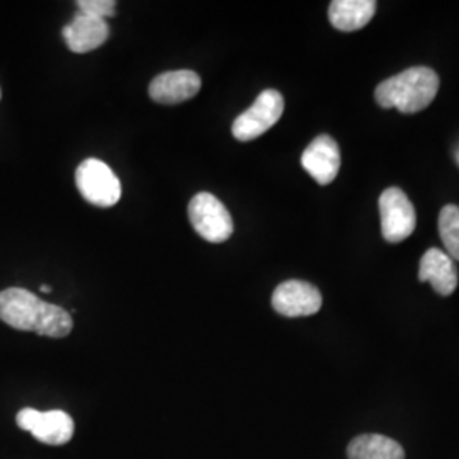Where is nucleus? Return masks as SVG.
<instances>
[{"label":"nucleus","mask_w":459,"mask_h":459,"mask_svg":"<svg viewBox=\"0 0 459 459\" xmlns=\"http://www.w3.org/2000/svg\"><path fill=\"white\" fill-rule=\"evenodd\" d=\"M0 320L9 327L53 339L66 337L74 327L70 313L62 307L47 303L22 288L0 293Z\"/></svg>","instance_id":"obj_1"},{"label":"nucleus","mask_w":459,"mask_h":459,"mask_svg":"<svg viewBox=\"0 0 459 459\" xmlns=\"http://www.w3.org/2000/svg\"><path fill=\"white\" fill-rule=\"evenodd\" d=\"M439 75L429 66H411L386 79L375 91L377 102L385 109H398L403 115L424 111L437 96Z\"/></svg>","instance_id":"obj_2"},{"label":"nucleus","mask_w":459,"mask_h":459,"mask_svg":"<svg viewBox=\"0 0 459 459\" xmlns=\"http://www.w3.org/2000/svg\"><path fill=\"white\" fill-rule=\"evenodd\" d=\"M75 184L83 199L99 208H111L121 199V184L113 169L99 159H87L75 172Z\"/></svg>","instance_id":"obj_3"},{"label":"nucleus","mask_w":459,"mask_h":459,"mask_svg":"<svg viewBox=\"0 0 459 459\" xmlns=\"http://www.w3.org/2000/svg\"><path fill=\"white\" fill-rule=\"evenodd\" d=\"M284 113V99L274 89H265L255 102L233 121L231 133L238 142H252L271 130Z\"/></svg>","instance_id":"obj_4"},{"label":"nucleus","mask_w":459,"mask_h":459,"mask_svg":"<svg viewBox=\"0 0 459 459\" xmlns=\"http://www.w3.org/2000/svg\"><path fill=\"white\" fill-rule=\"evenodd\" d=\"M189 220L206 242L221 244L233 233V220L225 204L210 193H199L189 203Z\"/></svg>","instance_id":"obj_5"},{"label":"nucleus","mask_w":459,"mask_h":459,"mask_svg":"<svg viewBox=\"0 0 459 459\" xmlns=\"http://www.w3.org/2000/svg\"><path fill=\"white\" fill-rule=\"evenodd\" d=\"M379 216L383 238L390 244H400L409 238L417 225L415 208L400 187H390L381 195Z\"/></svg>","instance_id":"obj_6"},{"label":"nucleus","mask_w":459,"mask_h":459,"mask_svg":"<svg viewBox=\"0 0 459 459\" xmlns=\"http://www.w3.org/2000/svg\"><path fill=\"white\" fill-rule=\"evenodd\" d=\"M17 426L33 434L34 439L49 446L66 444L74 436V420L64 411H39L22 409L17 413Z\"/></svg>","instance_id":"obj_7"},{"label":"nucleus","mask_w":459,"mask_h":459,"mask_svg":"<svg viewBox=\"0 0 459 459\" xmlns=\"http://www.w3.org/2000/svg\"><path fill=\"white\" fill-rule=\"evenodd\" d=\"M273 308L288 318L310 316L320 312L322 295L316 286L307 281L291 279L282 284L273 293Z\"/></svg>","instance_id":"obj_8"},{"label":"nucleus","mask_w":459,"mask_h":459,"mask_svg":"<svg viewBox=\"0 0 459 459\" xmlns=\"http://www.w3.org/2000/svg\"><path fill=\"white\" fill-rule=\"evenodd\" d=\"M301 165L320 186H328L341 170V150L337 142L328 134L316 136L303 152Z\"/></svg>","instance_id":"obj_9"},{"label":"nucleus","mask_w":459,"mask_h":459,"mask_svg":"<svg viewBox=\"0 0 459 459\" xmlns=\"http://www.w3.org/2000/svg\"><path fill=\"white\" fill-rule=\"evenodd\" d=\"M201 89V79L193 70H174L157 75L150 87L148 94L159 104H179L195 98Z\"/></svg>","instance_id":"obj_10"},{"label":"nucleus","mask_w":459,"mask_h":459,"mask_svg":"<svg viewBox=\"0 0 459 459\" xmlns=\"http://www.w3.org/2000/svg\"><path fill=\"white\" fill-rule=\"evenodd\" d=\"M109 33L111 30L106 21L82 13L72 17L62 31L66 47L74 53H89L98 49L108 41Z\"/></svg>","instance_id":"obj_11"},{"label":"nucleus","mask_w":459,"mask_h":459,"mask_svg":"<svg viewBox=\"0 0 459 459\" xmlns=\"http://www.w3.org/2000/svg\"><path fill=\"white\" fill-rule=\"evenodd\" d=\"M419 281L429 282L441 296H451L458 288V271L446 252L429 248L420 259Z\"/></svg>","instance_id":"obj_12"},{"label":"nucleus","mask_w":459,"mask_h":459,"mask_svg":"<svg viewBox=\"0 0 459 459\" xmlns=\"http://www.w3.org/2000/svg\"><path fill=\"white\" fill-rule=\"evenodd\" d=\"M377 5L375 0H333L328 7L330 24L342 33L359 31L375 16Z\"/></svg>","instance_id":"obj_13"},{"label":"nucleus","mask_w":459,"mask_h":459,"mask_svg":"<svg viewBox=\"0 0 459 459\" xmlns=\"http://www.w3.org/2000/svg\"><path fill=\"white\" fill-rule=\"evenodd\" d=\"M347 456L349 459H405V451L386 436L364 434L351 441Z\"/></svg>","instance_id":"obj_14"},{"label":"nucleus","mask_w":459,"mask_h":459,"mask_svg":"<svg viewBox=\"0 0 459 459\" xmlns=\"http://www.w3.org/2000/svg\"><path fill=\"white\" fill-rule=\"evenodd\" d=\"M439 233L447 255L459 261V206L447 204L439 214Z\"/></svg>","instance_id":"obj_15"},{"label":"nucleus","mask_w":459,"mask_h":459,"mask_svg":"<svg viewBox=\"0 0 459 459\" xmlns=\"http://www.w3.org/2000/svg\"><path fill=\"white\" fill-rule=\"evenodd\" d=\"M77 7L79 13L102 21L116 16V2L113 0H79Z\"/></svg>","instance_id":"obj_16"},{"label":"nucleus","mask_w":459,"mask_h":459,"mask_svg":"<svg viewBox=\"0 0 459 459\" xmlns=\"http://www.w3.org/2000/svg\"><path fill=\"white\" fill-rule=\"evenodd\" d=\"M39 291H41V293H51V286H48V284H41V286H39Z\"/></svg>","instance_id":"obj_17"},{"label":"nucleus","mask_w":459,"mask_h":459,"mask_svg":"<svg viewBox=\"0 0 459 459\" xmlns=\"http://www.w3.org/2000/svg\"><path fill=\"white\" fill-rule=\"evenodd\" d=\"M458 162H459V157H458Z\"/></svg>","instance_id":"obj_18"}]
</instances>
